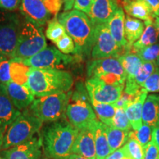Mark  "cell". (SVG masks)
<instances>
[{
	"instance_id": "9",
	"label": "cell",
	"mask_w": 159,
	"mask_h": 159,
	"mask_svg": "<svg viewBox=\"0 0 159 159\" xmlns=\"http://www.w3.org/2000/svg\"><path fill=\"white\" fill-rule=\"evenodd\" d=\"M16 60V59H14ZM33 69H52L63 70L75 62L74 56L63 54L55 47H47L30 58L16 60Z\"/></svg>"
},
{
	"instance_id": "33",
	"label": "cell",
	"mask_w": 159,
	"mask_h": 159,
	"mask_svg": "<svg viewBox=\"0 0 159 159\" xmlns=\"http://www.w3.org/2000/svg\"><path fill=\"white\" fill-rule=\"evenodd\" d=\"M157 68L156 62H143L140 69L135 76V81L141 87L150 77Z\"/></svg>"
},
{
	"instance_id": "30",
	"label": "cell",
	"mask_w": 159,
	"mask_h": 159,
	"mask_svg": "<svg viewBox=\"0 0 159 159\" xmlns=\"http://www.w3.org/2000/svg\"><path fill=\"white\" fill-rule=\"evenodd\" d=\"M127 159H144V149L134 137L129 134V139L124 146Z\"/></svg>"
},
{
	"instance_id": "16",
	"label": "cell",
	"mask_w": 159,
	"mask_h": 159,
	"mask_svg": "<svg viewBox=\"0 0 159 159\" xmlns=\"http://www.w3.org/2000/svg\"><path fill=\"white\" fill-rule=\"evenodd\" d=\"M119 7L116 0H94L88 16L94 25L107 24Z\"/></svg>"
},
{
	"instance_id": "36",
	"label": "cell",
	"mask_w": 159,
	"mask_h": 159,
	"mask_svg": "<svg viewBox=\"0 0 159 159\" xmlns=\"http://www.w3.org/2000/svg\"><path fill=\"white\" fill-rule=\"evenodd\" d=\"M55 44L56 45L57 48L63 54H76V49H75L74 41L67 33L65 35H63L61 39L58 40Z\"/></svg>"
},
{
	"instance_id": "5",
	"label": "cell",
	"mask_w": 159,
	"mask_h": 159,
	"mask_svg": "<svg viewBox=\"0 0 159 159\" xmlns=\"http://www.w3.org/2000/svg\"><path fill=\"white\" fill-rule=\"evenodd\" d=\"M47 47L42 27L24 19L19 35L16 47L11 59L30 58Z\"/></svg>"
},
{
	"instance_id": "56",
	"label": "cell",
	"mask_w": 159,
	"mask_h": 159,
	"mask_svg": "<svg viewBox=\"0 0 159 159\" xmlns=\"http://www.w3.org/2000/svg\"><path fill=\"white\" fill-rule=\"evenodd\" d=\"M126 159H127V158H126Z\"/></svg>"
},
{
	"instance_id": "13",
	"label": "cell",
	"mask_w": 159,
	"mask_h": 159,
	"mask_svg": "<svg viewBox=\"0 0 159 159\" xmlns=\"http://www.w3.org/2000/svg\"><path fill=\"white\" fill-rule=\"evenodd\" d=\"M42 139L34 136L23 144L2 150L6 159H40L42 154Z\"/></svg>"
},
{
	"instance_id": "41",
	"label": "cell",
	"mask_w": 159,
	"mask_h": 159,
	"mask_svg": "<svg viewBox=\"0 0 159 159\" xmlns=\"http://www.w3.org/2000/svg\"><path fill=\"white\" fill-rule=\"evenodd\" d=\"M144 152V159H157L159 156V149L152 141L145 147Z\"/></svg>"
},
{
	"instance_id": "29",
	"label": "cell",
	"mask_w": 159,
	"mask_h": 159,
	"mask_svg": "<svg viewBox=\"0 0 159 159\" xmlns=\"http://www.w3.org/2000/svg\"><path fill=\"white\" fill-rule=\"evenodd\" d=\"M11 76L13 82L26 85L30 67L14 59H11Z\"/></svg>"
},
{
	"instance_id": "54",
	"label": "cell",
	"mask_w": 159,
	"mask_h": 159,
	"mask_svg": "<svg viewBox=\"0 0 159 159\" xmlns=\"http://www.w3.org/2000/svg\"><path fill=\"white\" fill-rule=\"evenodd\" d=\"M42 159H51V158H42Z\"/></svg>"
},
{
	"instance_id": "45",
	"label": "cell",
	"mask_w": 159,
	"mask_h": 159,
	"mask_svg": "<svg viewBox=\"0 0 159 159\" xmlns=\"http://www.w3.org/2000/svg\"><path fill=\"white\" fill-rule=\"evenodd\" d=\"M152 141L153 142L159 149V127L154 128L152 130Z\"/></svg>"
},
{
	"instance_id": "51",
	"label": "cell",
	"mask_w": 159,
	"mask_h": 159,
	"mask_svg": "<svg viewBox=\"0 0 159 159\" xmlns=\"http://www.w3.org/2000/svg\"><path fill=\"white\" fill-rule=\"evenodd\" d=\"M156 65H157V66H158V68H159V57H158V60H157V61H156Z\"/></svg>"
},
{
	"instance_id": "20",
	"label": "cell",
	"mask_w": 159,
	"mask_h": 159,
	"mask_svg": "<svg viewBox=\"0 0 159 159\" xmlns=\"http://www.w3.org/2000/svg\"><path fill=\"white\" fill-rule=\"evenodd\" d=\"M124 10L129 16L144 21L145 26L153 25L156 16L143 0H131L129 2L124 3Z\"/></svg>"
},
{
	"instance_id": "50",
	"label": "cell",
	"mask_w": 159,
	"mask_h": 159,
	"mask_svg": "<svg viewBox=\"0 0 159 159\" xmlns=\"http://www.w3.org/2000/svg\"><path fill=\"white\" fill-rule=\"evenodd\" d=\"M6 59H8V57H6L5 55L2 54V53L1 52H0V63H1L2 61H5V60H6Z\"/></svg>"
},
{
	"instance_id": "24",
	"label": "cell",
	"mask_w": 159,
	"mask_h": 159,
	"mask_svg": "<svg viewBox=\"0 0 159 159\" xmlns=\"http://www.w3.org/2000/svg\"><path fill=\"white\" fill-rule=\"evenodd\" d=\"M144 22L141 20L127 16L125 21V35L128 44L132 49V46L139 39L144 30Z\"/></svg>"
},
{
	"instance_id": "40",
	"label": "cell",
	"mask_w": 159,
	"mask_h": 159,
	"mask_svg": "<svg viewBox=\"0 0 159 159\" xmlns=\"http://www.w3.org/2000/svg\"><path fill=\"white\" fill-rule=\"evenodd\" d=\"M94 0H75L73 8L76 11L83 12L86 15L90 13Z\"/></svg>"
},
{
	"instance_id": "23",
	"label": "cell",
	"mask_w": 159,
	"mask_h": 159,
	"mask_svg": "<svg viewBox=\"0 0 159 159\" xmlns=\"http://www.w3.org/2000/svg\"><path fill=\"white\" fill-rule=\"evenodd\" d=\"M91 128L94 136L96 159H105L111 153L105 130V125L97 120Z\"/></svg>"
},
{
	"instance_id": "32",
	"label": "cell",
	"mask_w": 159,
	"mask_h": 159,
	"mask_svg": "<svg viewBox=\"0 0 159 159\" xmlns=\"http://www.w3.org/2000/svg\"><path fill=\"white\" fill-rule=\"evenodd\" d=\"M152 130L153 128H151L148 125L143 124L138 130L130 131V135L134 137L138 141L139 144L142 145L143 149L152 141Z\"/></svg>"
},
{
	"instance_id": "19",
	"label": "cell",
	"mask_w": 159,
	"mask_h": 159,
	"mask_svg": "<svg viewBox=\"0 0 159 159\" xmlns=\"http://www.w3.org/2000/svg\"><path fill=\"white\" fill-rule=\"evenodd\" d=\"M148 91L143 89L142 92L124 108L133 130H138L143 125V107L148 97Z\"/></svg>"
},
{
	"instance_id": "34",
	"label": "cell",
	"mask_w": 159,
	"mask_h": 159,
	"mask_svg": "<svg viewBox=\"0 0 159 159\" xmlns=\"http://www.w3.org/2000/svg\"><path fill=\"white\" fill-rule=\"evenodd\" d=\"M135 53L143 62H156L159 57V43L145 47Z\"/></svg>"
},
{
	"instance_id": "21",
	"label": "cell",
	"mask_w": 159,
	"mask_h": 159,
	"mask_svg": "<svg viewBox=\"0 0 159 159\" xmlns=\"http://www.w3.org/2000/svg\"><path fill=\"white\" fill-rule=\"evenodd\" d=\"M21 114L7 94L0 89V125L5 132Z\"/></svg>"
},
{
	"instance_id": "49",
	"label": "cell",
	"mask_w": 159,
	"mask_h": 159,
	"mask_svg": "<svg viewBox=\"0 0 159 159\" xmlns=\"http://www.w3.org/2000/svg\"><path fill=\"white\" fill-rule=\"evenodd\" d=\"M68 159H87V158L77 154H71V156L69 157Z\"/></svg>"
},
{
	"instance_id": "31",
	"label": "cell",
	"mask_w": 159,
	"mask_h": 159,
	"mask_svg": "<svg viewBox=\"0 0 159 159\" xmlns=\"http://www.w3.org/2000/svg\"><path fill=\"white\" fill-rule=\"evenodd\" d=\"M66 34V32L62 24L59 22L57 17H54L49 21L46 29L45 35L47 39L55 43L58 40Z\"/></svg>"
},
{
	"instance_id": "15",
	"label": "cell",
	"mask_w": 159,
	"mask_h": 159,
	"mask_svg": "<svg viewBox=\"0 0 159 159\" xmlns=\"http://www.w3.org/2000/svg\"><path fill=\"white\" fill-rule=\"evenodd\" d=\"M0 89L7 94L16 108L20 111L30 106L35 100L34 95L26 85L19 84L13 81L6 84L0 83Z\"/></svg>"
},
{
	"instance_id": "35",
	"label": "cell",
	"mask_w": 159,
	"mask_h": 159,
	"mask_svg": "<svg viewBox=\"0 0 159 159\" xmlns=\"http://www.w3.org/2000/svg\"><path fill=\"white\" fill-rule=\"evenodd\" d=\"M119 130L125 131H130L131 125L127 116L125 109L123 108H116L114 119H113V126Z\"/></svg>"
},
{
	"instance_id": "37",
	"label": "cell",
	"mask_w": 159,
	"mask_h": 159,
	"mask_svg": "<svg viewBox=\"0 0 159 159\" xmlns=\"http://www.w3.org/2000/svg\"><path fill=\"white\" fill-rule=\"evenodd\" d=\"M142 88L148 92H159V68L158 66L152 75L145 81Z\"/></svg>"
},
{
	"instance_id": "42",
	"label": "cell",
	"mask_w": 159,
	"mask_h": 159,
	"mask_svg": "<svg viewBox=\"0 0 159 159\" xmlns=\"http://www.w3.org/2000/svg\"><path fill=\"white\" fill-rule=\"evenodd\" d=\"M21 0H0V8L7 11L19 9Z\"/></svg>"
},
{
	"instance_id": "12",
	"label": "cell",
	"mask_w": 159,
	"mask_h": 159,
	"mask_svg": "<svg viewBox=\"0 0 159 159\" xmlns=\"http://www.w3.org/2000/svg\"><path fill=\"white\" fill-rule=\"evenodd\" d=\"M85 89L90 99L99 102L114 104L120 99L125 85H114L103 82L98 78H88Z\"/></svg>"
},
{
	"instance_id": "17",
	"label": "cell",
	"mask_w": 159,
	"mask_h": 159,
	"mask_svg": "<svg viewBox=\"0 0 159 159\" xmlns=\"http://www.w3.org/2000/svg\"><path fill=\"white\" fill-rule=\"evenodd\" d=\"M71 154L80 155L87 159H96V148L92 128L79 131Z\"/></svg>"
},
{
	"instance_id": "22",
	"label": "cell",
	"mask_w": 159,
	"mask_h": 159,
	"mask_svg": "<svg viewBox=\"0 0 159 159\" xmlns=\"http://www.w3.org/2000/svg\"><path fill=\"white\" fill-rule=\"evenodd\" d=\"M143 124L151 128L159 127V94L148 95L143 107Z\"/></svg>"
},
{
	"instance_id": "39",
	"label": "cell",
	"mask_w": 159,
	"mask_h": 159,
	"mask_svg": "<svg viewBox=\"0 0 159 159\" xmlns=\"http://www.w3.org/2000/svg\"><path fill=\"white\" fill-rule=\"evenodd\" d=\"M43 2L51 15L57 17L63 7V0H43Z\"/></svg>"
},
{
	"instance_id": "52",
	"label": "cell",
	"mask_w": 159,
	"mask_h": 159,
	"mask_svg": "<svg viewBox=\"0 0 159 159\" xmlns=\"http://www.w3.org/2000/svg\"><path fill=\"white\" fill-rule=\"evenodd\" d=\"M131 0H123V2L124 3H127V2H130Z\"/></svg>"
},
{
	"instance_id": "38",
	"label": "cell",
	"mask_w": 159,
	"mask_h": 159,
	"mask_svg": "<svg viewBox=\"0 0 159 159\" xmlns=\"http://www.w3.org/2000/svg\"><path fill=\"white\" fill-rule=\"evenodd\" d=\"M13 81L11 76V59H6L0 63V83H6Z\"/></svg>"
},
{
	"instance_id": "3",
	"label": "cell",
	"mask_w": 159,
	"mask_h": 159,
	"mask_svg": "<svg viewBox=\"0 0 159 159\" xmlns=\"http://www.w3.org/2000/svg\"><path fill=\"white\" fill-rule=\"evenodd\" d=\"M79 130L66 121H57L45 128L42 144L45 154L51 159H68Z\"/></svg>"
},
{
	"instance_id": "14",
	"label": "cell",
	"mask_w": 159,
	"mask_h": 159,
	"mask_svg": "<svg viewBox=\"0 0 159 159\" xmlns=\"http://www.w3.org/2000/svg\"><path fill=\"white\" fill-rule=\"evenodd\" d=\"M21 14L27 21L39 27L44 26L50 21V16L43 0H21L19 7Z\"/></svg>"
},
{
	"instance_id": "28",
	"label": "cell",
	"mask_w": 159,
	"mask_h": 159,
	"mask_svg": "<svg viewBox=\"0 0 159 159\" xmlns=\"http://www.w3.org/2000/svg\"><path fill=\"white\" fill-rule=\"evenodd\" d=\"M90 100L99 121L106 126L112 127L113 119H114L116 109L114 104L99 102L93 100V99H90Z\"/></svg>"
},
{
	"instance_id": "25",
	"label": "cell",
	"mask_w": 159,
	"mask_h": 159,
	"mask_svg": "<svg viewBox=\"0 0 159 159\" xmlns=\"http://www.w3.org/2000/svg\"><path fill=\"white\" fill-rule=\"evenodd\" d=\"M118 59L125 71L127 76L126 80H134L143 63L140 57L136 53L130 52L121 55Z\"/></svg>"
},
{
	"instance_id": "7",
	"label": "cell",
	"mask_w": 159,
	"mask_h": 159,
	"mask_svg": "<svg viewBox=\"0 0 159 159\" xmlns=\"http://www.w3.org/2000/svg\"><path fill=\"white\" fill-rule=\"evenodd\" d=\"M71 91L38 97L30 106V111L40 120L44 122H57L66 116V109Z\"/></svg>"
},
{
	"instance_id": "44",
	"label": "cell",
	"mask_w": 159,
	"mask_h": 159,
	"mask_svg": "<svg viewBox=\"0 0 159 159\" xmlns=\"http://www.w3.org/2000/svg\"><path fill=\"white\" fill-rule=\"evenodd\" d=\"M125 152L124 148H121L118 150L114 151V152L111 153L105 159H126Z\"/></svg>"
},
{
	"instance_id": "53",
	"label": "cell",
	"mask_w": 159,
	"mask_h": 159,
	"mask_svg": "<svg viewBox=\"0 0 159 159\" xmlns=\"http://www.w3.org/2000/svg\"><path fill=\"white\" fill-rule=\"evenodd\" d=\"M0 159H6V158L2 156V155H0Z\"/></svg>"
},
{
	"instance_id": "46",
	"label": "cell",
	"mask_w": 159,
	"mask_h": 159,
	"mask_svg": "<svg viewBox=\"0 0 159 159\" xmlns=\"http://www.w3.org/2000/svg\"><path fill=\"white\" fill-rule=\"evenodd\" d=\"M75 0H63V9L65 11H71L74 6Z\"/></svg>"
},
{
	"instance_id": "18",
	"label": "cell",
	"mask_w": 159,
	"mask_h": 159,
	"mask_svg": "<svg viewBox=\"0 0 159 159\" xmlns=\"http://www.w3.org/2000/svg\"><path fill=\"white\" fill-rule=\"evenodd\" d=\"M125 15L124 10L119 7L107 25L114 41L119 46V47L124 50L125 53H127L131 52V48L128 46V41L125 39Z\"/></svg>"
},
{
	"instance_id": "1",
	"label": "cell",
	"mask_w": 159,
	"mask_h": 159,
	"mask_svg": "<svg viewBox=\"0 0 159 159\" xmlns=\"http://www.w3.org/2000/svg\"><path fill=\"white\" fill-rule=\"evenodd\" d=\"M57 19L74 41L75 55L82 58L91 56L94 43L95 25L88 15L71 10L60 13Z\"/></svg>"
},
{
	"instance_id": "11",
	"label": "cell",
	"mask_w": 159,
	"mask_h": 159,
	"mask_svg": "<svg viewBox=\"0 0 159 159\" xmlns=\"http://www.w3.org/2000/svg\"><path fill=\"white\" fill-rule=\"evenodd\" d=\"M125 54L111 35L107 24L95 25L94 43L91 57L93 59L116 57Z\"/></svg>"
},
{
	"instance_id": "55",
	"label": "cell",
	"mask_w": 159,
	"mask_h": 159,
	"mask_svg": "<svg viewBox=\"0 0 159 159\" xmlns=\"http://www.w3.org/2000/svg\"><path fill=\"white\" fill-rule=\"evenodd\" d=\"M157 159H159V156H158V158H157Z\"/></svg>"
},
{
	"instance_id": "47",
	"label": "cell",
	"mask_w": 159,
	"mask_h": 159,
	"mask_svg": "<svg viewBox=\"0 0 159 159\" xmlns=\"http://www.w3.org/2000/svg\"><path fill=\"white\" fill-rule=\"evenodd\" d=\"M5 131L4 130L2 127L0 125V150L2 149V147L3 144V141H4V136H5Z\"/></svg>"
},
{
	"instance_id": "2",
	"label": "cell",
	"mask_w": 159,
	"mask_h": 159,
	"mask_svg": "<svg viewBox=\"0 0 159 159\" xmlns=\"http://www.w3.org/2000/svg\"><path fill=\"white\" fill-rule=\"evenodd\" d=\"M74 85V78L69 71L60 69H33L29 71L26 86L34 97L67 93Z\"/></svg>"
},
{
	"instance_id": "27",
	"label": "cell",
	"mask_w": 159,
	"mask_h": 159,
	"mask_svg": "<svg viewBox=\"0 0 159 159\" xmlns=\"http://www.w3.org/2000/svg\"><path fill=\"white\" fill-rule=\"evenodd\" d=\"M158 41L159 35L155 26L153 25H147L145 26L144 30L139 39L133 44L131 52L135 53L145 47L156 44Z\"/></svg>"
},
{
	"instance_id": "48",
	"label": "cell",
	"mask_w": 159,
	"mask_h": 159,
	"mask_svg": "<svg viewBox=\"0 0 159 159\" xmlns=\"http://www.w3.org/2000/svg\"><path fill=\"white\" fill-rule=\"evenodd\" d=\"M153 25L155 26V27H156V30H157V32H158V35H159V17L155 16Z\"/></svg>"
},
{
	"instance_id": "8",
	"label": "cell",
	"mask_w": 159,
	"mask_h": 159,
	"mask_svg": "<svg viewBox=\"0 0 159 159\" xmlns=\"http://www.w3.org/2000/svg\"><path fill=\"white\" fill-rule=\"evenodd\" d=\"M88 78H98L114 85H125L127 76L122 64L116 57L92 59L86 64Z\"/></svg>"
},
{
	"instance_id": "6",
	"label": "cell",
	"mask_w": 159,
	"mask_h": 159,
	"mask_svg": "<svg viewBox=\"0 0 159 159\" xmlns=\"http://www.w3.org/2000/svg\"><path fill=\"white\" fill-rule=\"evenodd\" d=\"M42 125V121L30 111H24L7 128L1 150H7L27 142L41 130Z\"/></svg>"
},
{
	"instance_id": "4",
	"label": "cell",
	"mask_w": 159,
	"mask_h": 159,
	"mask_svg": "<svg viewBox=\"0 0 159 159\" xmlns=\"http://www.w3.org/2000/svg\"><path fill=\"white\" fill-rule=\"evenodd\" d=\"M86 91L83 85H77L76 91L71 95L66 109V115L69 122L79 131L91 128L98 120Z\"/></svg>"
},
{
	"instance_id": "43",
	"label": "cell",
	"mask_w": 159,
	"mask_h": 159,
	"mask_svg": "<svg viewBox=\"0 0 159 159\" xmlns=\"http://www.w3.org/2000/svg\"><path fill=\"white\" fill-rule=\"evenodd\" d=\"M147 3L152 13L156 16L159 17V0H143Z\"/></svg>"
},
{
	"instance_id": "10",
	"label": "cell",
	"mask_w": 159,
	"mask_h": 159,
	"mask_svg": "<svg viewBox=\"0 0 159 159\" xmlns=\"http://www.w3.org/2000/svg\"><path fill=\"white\" fill-rule=\"evenodd\" d=\"M22 21L16 13H7L0 19V52L11 59L16 47Z\"/></svg>"
},
{
	"instance_id": "26",
	"label": "cell",
	"mask_w": 159,
	"mask_h": 159,
	"mask_svg": "<svg viewBox=\"0 0 159 159\" xmlns=\"http://www.w3.org/2000/svg\"><path fill=\"white\" fill-rule=\"evenodd\" d=\"M107 137L111 153L118 149L122 148L129 139L130 131L119 130L114 127H109L105 125Z\"/></svg>"
}]
</instances>
